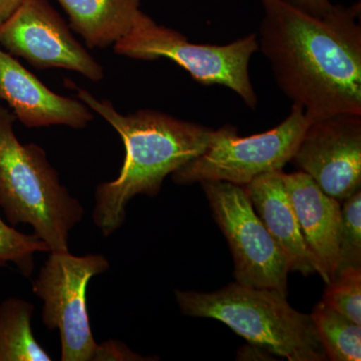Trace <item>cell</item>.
I'll return each instance as SVG.
<instances>
[{"instance_id":"1","label":"cell","mask_w":361,"mask_h":361,"mask_svg":"<svg viewBox=\"0 0 361 361\" xmlns=\"http://www.w3.org/2000/svg\"><path fill=\"white\" fill-rule=\"evenodd\" d=\"M258 49L276 84L311 121L361 115V6L313 16L284 0H260Z\"/></svg>"},{"instance_id":"2","label":"cell","mask_w":361,"mask_h":361,"mask_svg":"<svg viewBox=\"0 0 361 361\" xmlns=\"http://www.w3.org/2000/svg\"><path fill=\"white\" fill-rule=\"evenodd\" d=\"M78 99L120 135L126 156L116 179L97 187L92 219L104 237L125 223L127 206L137 195L156 197L169 175L203 154L213 130L153 110L123 115L108 99L99 101L75 87Z\"/></svg>"},{"instance_id":"3","label":"cell","mask_w":361,"mask_h":361,"mask_svg":"<svg viewBox=\"0 0 361 361\" xmlns=\"http://www.w3.org/2000/svg\"><path fill=\"white\" fill-rule=\"evenodd\" d=\"M16 120L0 101V208L13 227L32 226L49 252H68L84 206L61 184L42 147L18 141Z\"/></svg>"},{"instance_id":"4","label":"cell","mask_w":361,"mask_h":361,"mask_svg":"<svg viewBox=\"0 0 361 361\" xmlns=\"http://www.w3.org/2000/svg\"><path fill=\"white\" fill-rule=\"evenodd\" d=\"M286 296L237 282L209 293L175 291L185 315L218 320L250 343L289 361L329 360L311 315L291 307Z\"/></svg>"},{"instance_id":"5","label":"cell","mask_w":361,"mask_h":361,"mask_svg":"<svg viewBox=\"0 0 361 361\" xmlns=\"http://www.w3.org/2000/svg\"><path fill=\"white\" fill-rule=\"evenodd\" d=\"M257 51L256 33L224 45L194 44L183 33L158 25L142 11L130 32L114 44V51L126 58L170 59L199 84L229 87L250 109L256 108L258 99L249 75V61Z\"/></svg>"},{"instance_id":"6","label":"cell","mask_w":361,"mask_h":361,"mask_svg":"<svg viewBox=\"0 0 361 361\" xmlns=\"http://www.w3.org/2000/svg\"><path fill=\"white\" fill-rule=\"evenodd\" d=\"M301 106L293 104L286 118L267 132L239 137L237 128L213 130L206 151L172 174L176 184L224 180L245 186L259 176L279 172L291 161L310 125Z\"/></svg>"},{"instance_id":"7","label":"cell","mask_w":361,"mask_h":361,"mask_svg":"<svg viewBox=\"0 0 361 361\" xmlns=\"http://www.w3.org/2000/svg\"><path fill=\"white\" fill-rule=\"evenodd\" d=\"M109 269L110 263L102 254L49 252L33 281V293L44 303L42 322L59 331L61 360H94L97 343L87 313V289L92 278Z\"/></svg>"},{"instance_id":"8","label":"cell","mask_w":361,"mask_h":361,"mask_svg":"<svg viewBox=\"0 0 361 361\" xmlns=\"http://www.w3.org/2000/svg\"><path fill=\"white\" fill-rule=\"evenodd\" d=\"M200 184L231 249L237 283L287 295L290 263L258 217L244 188L224 180Z\"/></svg>"},{"instance_id":"9","label":"cell","mask_w":361,"mask_h":361,"mask_svg":"<svg viewBox=\"0 0 361 361\" xmlns=\"http://www.w3.org/2000/svg\"><path fill=\"white\" fill-rule=\"evenodd\" d=\"M0 47L37 70L63 68L94 82L104 78L103 66L73 37L47 0H23L0 25Z\"/></svg>"},{"instance_id":"10","label":"cell","mask_w":361,"mask_h":361,"mask_svg":"<svg viewBox=\"0 0 361 361\" xmlns=\"http://www.w3.org/2000/svg\"><path fill=\"white\" fill-rule=\"evenodd\" d=\"M290 161L325 194L345 201L361 188V115L311 121Z\"/></svg>"},{"instance_id":"11","label":"cell","mask_w":361,"mask_h":361,"mask_svg":"<svg viewBox=\"0 0 361 361\" xmlns=\"http://www.w3.org/2000/svg\"><path fill=\"white\" fill-rule=\"evenodd\" d=\"M0 101L6 102L16 120L28 128L66 126L84 129L94 120L87 104L52 92L1 47Z\"/></svg>"},{"instance_id":"12","label":"cell","mask_w":361,"mask_h":361,"mask_svg":"<svg viewBox=\"0 0 361 361\" xmlns=\"http://www.w3.org/2000/svg\"><path fill=\"white\" fill-rule=\"evenodd\" d=\"M283 180L315 272L329 285L336 275L341 203L298 171Z\"/></svg>"},{"instance_id":"13","label":"cell","mask_w":361,"mask_h":361,"mask_svg":"<svg viewBox=\"0 0 361 361\" xmlns=\"http://www.w3.org/2000/svg\"><path fill=\"white\" fill-rule=\"evenodd\" d=\"M255 212L290 263L304 276L315 272L283 180V172L268 173L243 186Z\"/></svg>"},{"instance_id":"14","label":"cell","mask_w":361,"mask_h":361,"mask_svg":"<svg viewBox=\"0 0 361 361\" xmlns=\"http://www.w3.org/2000/svg\"><path fill=\"white\" fill-rule=\"evenodd\" d=\"M70 27L89 47H111L125 37L141 13L142 0H56Z\"/></svg>"},{"instance_id":"15","label":"cell","mask_w":361,"mask_h":361,"mask_svg":"<svg viewBox=\"0 0 361 361\" xmlns=\"http://www.w3.org/2000/svg\"><path fill=\"white\" fill-rule=\"evenodd\" d=\"M35 306L11 297L0 303V361H49L52 357L35 339Z\"/></svg>"},{"instance_id":"16","label":"cell","mask_w":361,"mask_h":361,"mask_svg":"<svg viewBox=\"0 0 361 361\" xmlns=\"http://www.w3.org/2000/svg\"><path fill=\"white\" fill-rule=\"evenodd\" d=\"M310 315L329 360H361V325L351 322L323 301L316 304Z\"/></svg>"},{"instance_id":"17","label":"cell","mask_w":361,"mask_h":361,"mask_svg":"<svg viewBox=\"0 0 361 361\" xmlns=\"http://www.w3.org/2000/svg\"><path fill=\"white\" fill-rule=\"evenodd\" d=\"M341 204L334 277L349 268H361V190Z\"/></svg>"},{"instance_id":"18","label":"cell","mask_w":361,"mask_h":361,"mask_svg":"<svg viewBox=\"0 0 361 361\" xmlns=\"http://www.w3.org/2000/svg\"><path fill=\"white\" fill-rule=\"evenodd\" d=\"M39 252L49 253L42 239L18 231L0 217V262L13 263L21 275L30 278L35 269V255Z\"/></svg>"},{"instance_id":"19","label":"cell","mask_w":361,"mask_h":361,"mask_svg":"<svg viewBox=\"0 0 361 361\" xmlns=\"http://www.w3.org/2000/svg\"><path fill=\"white\" fill-rule=\"evenodd\" d=\"M322 301L361 325V268H349L337 274L327 285Z\"/></svg>"},{"instance_id":"20","label":"cell","mask_w":361,"mask_h":361,"mask_svg":"<svg viewBox=\"0 0 361 361\" xmlns=\"http://www.w3.org/2000/svg\"><path fill=\"white\" fill-rule=\"evenodd\" d=\"M156 358H148L137 355L130 350L122 341H108L97 344L96 353L92 361H142L155 360Z\"/></svg>"},{"instance_id":"21","label":"cell","mask_w":361,"mask_h":361,"mask_svg":"<svg viewBox=\"0 0 361 361\" xmlns=\"http://www.w3.org/2000/svg\"><path fill=\"white\" fill-rule=\"evenodd\" d=\"M284 1L288 2L301 11L317 16L326 13L334 6L330 0H284Z\"/></svg>"},{"instance_id":"22","label":"cell","mask_w":361,"mask_h":361,"mask_svg":"<svg viewBox=\"0 0 361 361\" xmlns=\"http://www.w3.org/2000/svg\"><path fill=\"white\" fill-rule=\"evenodd\" d=\"M23 0H0V25L18 8Z\"/></svg>"},{"instance_id":"23","label":"cell","mask_w":361,"mask_h":361,"mask_svg":"<svg viewBox=\"0 0 361 361\" xmlns=\"http://www.w3.org/2000/svg\"><path fill=\"white\" fill-rule=\"evenodd\" d=\"M6 265V263L4 262H0V269H1L2 267H4V266Z\"/></svg>"}]
</instances>
